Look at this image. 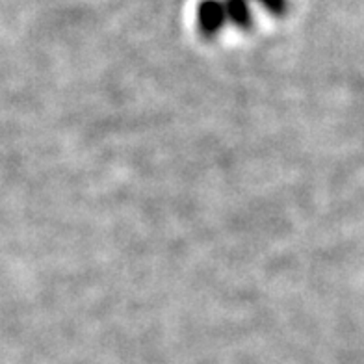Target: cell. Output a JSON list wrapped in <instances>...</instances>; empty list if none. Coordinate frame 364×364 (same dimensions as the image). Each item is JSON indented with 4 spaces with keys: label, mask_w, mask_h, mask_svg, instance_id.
I'll return each mask as SVG.
<instances>
[{
    "label": "cell",
    "mask_w": 364,
    "mask_h": 364,
    "mask_svg": "<svg viewBox=\"0 0 364 364\" xmlns=\"http://www.w3.org/2000/svg\"><path fill=\"white\" fill-rule=\"evenodd\" d=\"M197 15H199V26L205 34H214L227 23L223 0H203Z\"/></svg>",
    "instance_id": "6da1fadb"
},
{
    "label": "cell",
    "mask_w": 364,
    "mask_h": 364,
    "mask_svg": "<svg viewBox=\"0 0 364 364\" xmlns=\"http://www.w3.org/2000/svg\"><path fill=\"white\" fill-rule=\"evenodd\" d=\"M223 6H225L227 21H232L238 26H247L250 24L251 14L245 0H223Z\"/></svg>",
    "instance_id": "7a4b0ae2"
},
{
    "label": "cell",
    "mask_w": 364,
    "mask_h": 364,
    "mask_svg": "<svg viewBox=\"0 0 364 364\" xmlns=\"http://www.w3.org/2000/svg\"><path fill=\"white\" fill-rule=\"evenodd\" d=\"M259 2L273 14H283L284 8H287V0H259Z\"/></svg>",
    "instance_id": "3957f363"
}]
</instances>
